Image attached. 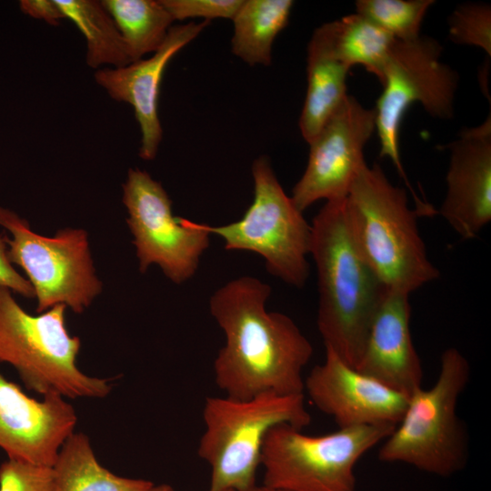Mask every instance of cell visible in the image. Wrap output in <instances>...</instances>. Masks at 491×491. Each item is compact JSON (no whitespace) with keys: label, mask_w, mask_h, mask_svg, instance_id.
Instances as JSON below:
<instances>
[{"label":"cell","mask_w":491,"mask_h":491,"mask_svg":"<svg viewBox=\"0 0 491 491\" xmlns=\"http://www.w3.org/2000/svg\"><path fill=\"white\" fill-rule=\"evenodd\" d=\"M251 491H284V490L271 488L264 485H261V486L256 485Z\"/></svg>","instance_id":"4dcf8cb0"},{"label":"cell","mask_w":491,"mask_h":491,"mask_svg":"<svg viewBox=\"0 0 491 491\" xmlns=\"http://www.w3.org/2000/svg\"><path fill=\"white\" fill-rule=\"evenodd\" d=\"M65 305L33 316L0 287V362L11 365L28 389L64 398H104L109 379L90 376L76 365L81 341L69 335Z\"/></svg>","instance_id":"8992f818"},{"label":"cell","mask_w":491,"mask_h":491,"mask_svg":"<svg viewBox=\"0 0 491 491\" xmlns=\"http://www.w3.org/2000/svg\"><path fill=\"white\" fill-rule=\"evenodd\" d=\"M293 5L291 0H243L232 19V53L250 65H269L273 43L287 25Z\"/></svg>","instance_id":"ffe728a7"},{"label":"cell","mask_w":491,"mask_h":491,"mask_svg":"<svg viewBox=\"0 0 491 491\" xmlns=\"http://www.w3.org/2000/svg\"><path fill=\"white\" fill-rule=\"evenodd\" d=\"M376 130L375 109L347 95L310 146L306 170L295 185L292 200L302 212L318 200L345 198L361 167L364 149Z\"/></svg>","instance_id":"7c38bea8"},{"label":"cell","mask_w":491,"mask_h":491,"mask_svg":"<svg viewBox=\"0 0 491 491\" xmlns=\"http://www.w3.org/2000/svg\"><path fill=\"white\" fill-rule=\"evenodd\" d=\"M210 21L173 25L164 44L149 58L122 67L97 69L95 82L113 98L134 108L141 131L139 155L152 160L156 156L163 130L158 115L161 80L169 61L193 41Z\"/></svg>","instance_id":"2e32d148"},{"label":"cell","mask_w":491,"mask_h":491,"mask_svg":"<svg viewBox=\"0 0 491 491\" xmlns=\"http://www.w3.org/2000/svg\"><path fill=\"white\" fill-rule=\"evenodd\" d=\"M19 7L24 14L52 25H57L65 18L55 0H21Z\"/></svg>","instance_id":"f1b7e54d"},{"label":"cell","mask_w":491,"mask_h":491,"mask_svg":"<svg viewBox=\"0 0 491 491\" xmlns=\"http://www.w3.org/2000/svg\"><path fill=\"white\" fill-rule=\"evenodd\" d=\"M54 472V491H148L154 484L117 476L97 460L90 440L74 432L61 446Z\"/></svg>","instance_id":"d6986e66"},{"label":"cell","mask_w":491,"mask_h":491,"mask_svg":"<svg viewBox=\"0 0 491 491\" xmlns=\"http://www.w3.org/2000/svg\"><path fill=\"white\" fill-rule=\"evenodd\" d=\"M148 491H175V489L167 484H161L157 486L154 485Z\"/></svg>","instance_id":"f546056e"},{"label":"cell","mask_w":491,"mask_h":491,"mask_svg":"<svg viewBox=\"0 0 491 491\" xmlns=\"http://www.w3.org/2000/svg\"><path fill=\"white\" fill-rule=\"evenodd\" d=\"M449 38L459 45L482 48L491 55V8L487 4L459 5L448 18Z\"/></svg>","instance_id":"d4e9b609"},{"label":"cell","mask_w":491,"mask_h":491,"mask_svg":"<svg viewBox=\"0 0 491 491\" xmlns=\"http://www.w3.org/2000/svg\"><path fill=\"white\" fill-rule=\"evenodd\" d=\"M65 18L70 19L86 40V64L122 67L131 62L115 21L96 0H55Z\"/></svg>","instance_id":"7402d4cb"},{"label":"cell","mask_w":491,"mask_h":491,"mask_svg":"<svg viewBox=\"0 0 491 491\" xmlns=\"http://www.w3.org/2000/svg\"><path fill=\"white\" fill-rule=\"evenodd\" d=\"M0 491H54L53 469L8 458L0 465Z\"/></svg>","instance_id":"484cf974"},{"label":"cell","mask_w":491,"mask_h":491,"mask_svg":"<svg viewBox=\"0 0 491 491\" xmlns=\"http://www.w3.org/2000/svg\"><path fill=\"white\" fill-rule=\"evenodd\" d=\"M304 392L338 428L360 426H396L409 396L349 366L326 348L322 364L304 380Z\"/></svg>","instance_id":"4fadbf2b"},{"label":"cell","mask_w":491,"mask_h":491,"mask_svg":"<svg viewBox=\"0 0 491 491\" xmlns=\"http://www.w3.org/2000/svg\"><path fill=\"white\" fill-rule=\"evenodd\" d=\"M0 225L12 235L7 238L8 257L26 274L37 300V313L57 305L82 313L101 293L85 230L65 228L54 236H44L3 206Z\"/></svg>","instance_id":"30bf717a"},{"label":"cell","mask_w":491,"mask_h":491,"mask_svg":"<svg viewBox=\"0 0 491 491\" xmlns=\"http://www.w3.org/2000/svg\"><path fill=\"white\" fill-rule=\"evenodd\" d=\"M442 50L437 40L427 36L408 41L396 39L380 81L384 89L374 108L379 155L394 163L416 205L424 202L416 195L403 168L399 131L406 111L414 103L421 104L433 117L442 120L453 117L458 75L441 61Z\"/></svg>","instance_id":"9c48e42d"},{"label":"cell","mask_w":491,"mask_h":491,"mask_svg":"<svg viewBox=\"0 0 491 491\" xmlns=\"http://www.w3.org/2000/svg\"><path fill=\"white\" fill-rule=\"evenodd\" d=\"M446 147L447 189L439 213L463 240L473 239L491 220L490 115Z\"/></svg>","instance_id":"9a60e30c"},{"label":"cell","mask_w":491,"mask_h":491,"mask_svg":"<svg viewBox=\"0 0 491 491\" xmlns=\"http://www.w3.org/2000/svg\"><path fill=\"white\" fill-rule=\"evenodd\" d=\"M197 454L211 470L208 491H251L269 430L311 423L304 394H261L248 399L206 397Z\"/></svg>","instance_id":"277c9868"},{"label":"cell","mask_w":491,"mask_h":491,"mask_svg":"<svg viewBox=\"0 0 491 491\" xmlns=\"http://www.w3.org/2000/svg\"><path fill=\"white\" fill-rule=\"evenodd\" d=\"M122 36L131 62L164 44L174 18L161 0H103Z\"/></svg>","instance_id":"44dd1931"},{"label":"cell","mask_w":491,"mask_h":491,"mask_svg":"<svg viewBox=\"0 0 491 491\" xmlns=\"http://www.w3.org/2000/svg\"><path fill=\"white\" fill-rule=\"evenodd\" d=\"M469 379L466 356L457 348H446L436 383L409 396L402 418L383 441L378 459L444 477L461 471L468 459V436L456 406Z\"/></svg>","instance_id":"5b68a950"},{"label":"cell","mask_w":491,"mask_h":491,"mask_svg":"<svg viewBox=\"0 0 491 491\" xmlns=\"http://www.w3.org/2000/svg\"><path fill=\"white\" fill-rule=\"evenodd\" d=\"M345 198L326 201L314 217L309 254L317 272L316 322L325 348L356 367L387 288L360 256L348 235Z\"/></svg>","instance_id":"7a4b0ae2"},{"label":"cell","mask_w":491,"mask_h":491,"mask_svg":"<svg viewBox=\"0 0 491 491\" xmlns=\"http://www.w3.org/2000/svg\"><path fill=\"white\" fill-rule=\"evenodd\" d=\"M7 252V236L0 234V287L7 288L26 298L35 297L30 282L15 270Z\"/></svg>","instance_id":"83f0119b"},{"label":"cell","mask_w":491,"mask_h":491,"mask_svg":"<svg viewBox=\"0 0 491 491\" xmlns=\"http://www.w3.org/2000/svg\"><path fill=\"white\" fill-rule=\"evenodd\" d=\"M333 23L335 45L341 60L350 68L364 66L380 82L396 39L357 13Z\"/></svg>","instance_id":"603a6c76"},{"label":"cell","mask_w":491,"mask_h":491,"mask_svg":"<svg viewBox=\"0 0 491 491\" xmlns=\"http://www.w3.org/2000/svg\"><path fill=\"white\" fill-rule=\"evenodd\" d=\"M306 61L307 88L299 129L310 144L348 95L346 80L350 67L337 55L333 21L314 31Z\"/></svg>","instance_id":"ac0fdd59"},{"label":"cell","mask_w":491,"mask_h":491,"mask_svg":"<svg viewBox=\"0 0 491 491\" xmlns=\"http://www.w3.org/2000/svg\"><path fill=\"white\" fill-rule=\"evenodd\" d=\"M434 4L433 0H357L355 5L357 14L396 39L408 41L420 36L424 17Z\"/></svg>","instance_id":"cb8c5ba5"},{"label":"cell","mask_w":491,"mask_h":491,"mask_svg":"<svg viewBox=\"0 0 491 491\" xmlns=\"http://www.w3.org/2000/svg\"><path fill=\"white\" fill-rule=\"evenodd\" d=\"M123 203L140 272L155 264L175 284L189 280L209 246L211 234L200 223L175 216L166 191L144 170H128Z\"/></svg>","instance_id":"8fae6325"},{"label":"cell","mask_w":491,"mask_h":491,"mask_svg":"<svg viewBox=\"0 0 491 491\" xmlns=\"http://www.w3.org/2000/svg\"><path fill=\"white\" fill-rule=\"evenodd\" d=\"M410 315L409 294L387 289L355 367L408 396L422 387L424 378L412 342Z\"/></svg>","instance_id":"e0dca14e"},{"label":"cell","mask_w":491,"mask_h":491,"mask_svg":"<svg viewBox=\"0 0 491 491\" xmlns=\"http://www.w3.org/2000/svg\"><path fill=\"white\" fill-rule=\"evenodd\" d=\"M419 215L410 208L406 190L392 185L377 164L361 167L345 198L348 235L389 290L410 295L440 276L419 234Z\"/></svg>","instance_id":"3957f363"},{"label":"cell","mask_w":491,"mask_h":491,"mask_svg":"<svg viewBox=\"0 0 491 491\" xmlns=\"http://www.w3.org/2000/svg\"><path fill=\"white\" fill-rule=\"evenodd\" d=\"M270 294L269 285L246 276L210 297V313L225 336L214 361L215 381L225 396L304 394L313 346L288 316L266 310Z\"/></svg>","instance_id":"6da1fadb"},{"label":"cell","mask_w":491,"mask_h":491,"mask_svg":"<svg viewBox=\"0 0 491 491\" xmlns=\"http://www.w3.org/2000/svg\"><path fill=\"white\" fill-rule=\"evenodd\" d=\"M174 20L233 19L243 0H161Z\"/></svg>","instance_id":"4316f807"},{"label":"cell","mask_w":491,"mask_h":491,"mask_svg":"<svg viewBox=\"0 0 491 491\" xmlns=\"http://www.w3.org/2000/svg\"><path fill=\"white\" fill-rule=\"evenodd\" d=\"M252 176L253 203L240 220L219 226L200 225L220 236L225 250L258 254L272 276L301 288L309 276L311 225L284 191L267 156L255 159Z\"/></svg>","instance_id":"ba28073f"},{"label":"cell","mask_w":491,"mask_h":491,"mask_svg":"<svg viewBox=\"0 0 491 491\" xmlns=\"http://www.w3.org/2000/svg\"><path fill=\"white\" fill-rule=\"evenodd\" d=\"M395 426H360L310 436L287 424L267 433L261 454L263 485L284 491H356L359 459Z\"/></svg>","instance_id":"52a82bcc"},{"label":"cell","mask_w":491,"mask_h":491,"mask_svg":"<svg viewBox=\"0 0 491 491\" xmlns=\"http://www.w3.org/2000/svg\"><path fill=\"white\" fill-rule=\"evenodd\" d=\"M76 424L65 398L49 394L36 400L0 373V448L8 458L52 467Z\"/></svg>","instance_id":"5bb4252c"}]
</instances>
